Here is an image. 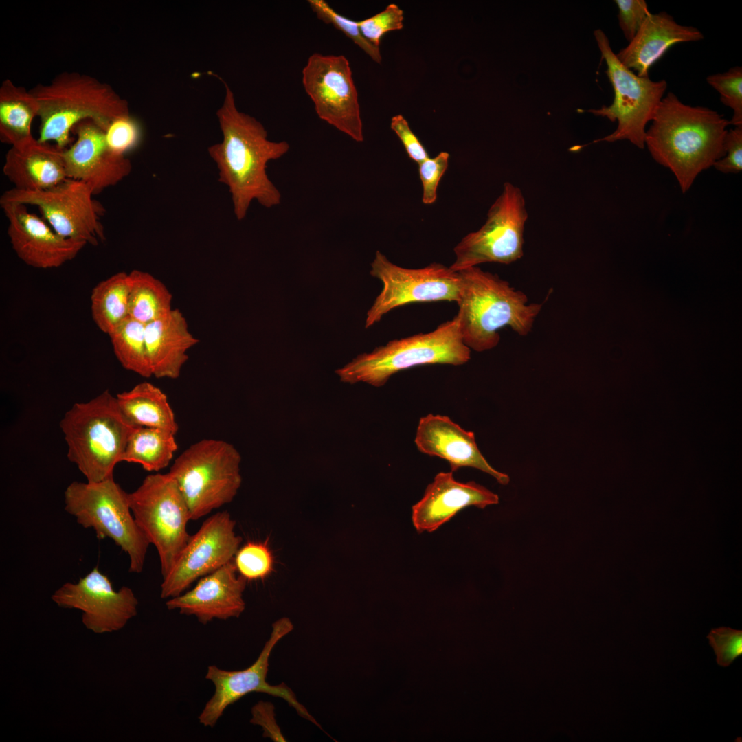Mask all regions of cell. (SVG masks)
Segmentation results:
<instances>
[{"label":"cell","instance_id":"obj_1","mask_svg":"<svg viewBox=\"0 0 742 742\" xmlns=\"http://www.w3.org/2000/svg\"><path fill=\"white\" fill-rule=\"evenodd\" d=\"M224 84L225 98L216 112L222 140L207 151L218 168V181L231 194L234 214L242 221L254 201L266 208L280 203L281 193L266 168L269 161L287 153L290 145L269 140L261 122L237 109L234 93Z\"/></svg>","mask_w":742,"mask_h":742},{"label":"cell","instance_id":"obj_2","mask_svg":"<svg viewBox=\"0 0 742 742\" xmlns=\"http://www.w3.org/2000/svg\"><path fill=\"white\" fill-rule=\"evenodd\" d=\"M646 131L644 146L675 176L683 193L697 175L725 155L729 120L708 107L683 103L668 92Z\"/></svg>","mask_w":742,"mask_h":742},{"label":"cell","instance_id":"obj_3","mask_svg":"<svg viewBox=\"0 0 742 742\" xmlns=\"http://www.w3.org/2000/svg\"><path fill=\"white\" fill-rule=\"evenodd\" d=\"M458 273L456 316L463 341L470 349L484 352L496 347L500 340L498 330L505 326L521 336L530 333L542 304L528 303L523 291L477 266Z\"/></svg>","mask_w":742,"mask_h":742},{"label":"cell","instance_id":"obj_4","mask_svg":"<svg viewBox=\"0 0 742 742\" xmlns=\"http://www.w3.org/2000/svg\"><path fill=\"white\" fill-rule=\"evenodd\" d=\"M30 91L39 106L38 139L61 149L69 146L80 122L91 120L104 130L113 118L130 113L127 101L111 85L85 74L63 72Z\"/></svg>","mask_w":742,"mask_h":742},{"label":"cell","instance_id":"obj_5","mask_svg":"<svg viewBox=\"0 0 742 742\" xmlns=\"http://www.w3.org/2000/svg\"><path fill=\"white\" fill-rule=\"evenodd\" d=\"M60 426L67 445V458L88 482L113 477L128 438L137 427L120 411L117 399L106 390L87 402L75 403Z\"/></svg>","mask_w":742,"mask_h":742},{"label":"cell","instance_id":"obj_6","mask_svg":"<svg viewBox=\"0 0 742 742\" xmlns=\"http://www.w3.org/2000/svg\"><path fill=\"white\" fill-rule=\"evenodd\" d=\"M470 359L471 349L463 341L456 315L431 332L394 339L361 354L335 373L344 383L379 387L404 370L430 364L461 366Z\"/></svg>","mask_w":742,"mask_h":742},{"label":"cell","instance_id":"obj_7","mask_svg":"<svg viewBox=\"0 0 742 742\" xmlns=\"http://www.w3.org/2000/svg\"><path fill=\"white\" fill-rule=\"evenodd\" d=\"M65 510L100 539L109 538L127 554L128 571L142 572L150 543L132 513L128 493L113 477L100 482L69 484L64 493Z\"/></svg>","mask_w":742,"mask_h":742},{"label":"cell","instance_id":"obj_8","mask_svg":"<svg viewBox=\"0 0 742 742\" xmlns=\"http://www.w3.org/2000/svg\"><path fill=\"white\" fill-rule=\"evenodd\" d=\"M240 462L234 446L218 439L201 440L175 459L168 473L186 499L191 520L234 499L242 483Z\"/></svg>","mask_w":742,"mask_h":742},{"label":"cell","instance_id":"obj_9","mask_svg":"<svg viewBox=\"0 0 742 742\" xmlns=\"http://www.w3.org/2000/svg\"><path fill=\"white\" fill-rule=\"evenodd\" d=\"M601 56L607 65L606 74L614 92L611 105L587 111L618 122L611 134L594 142L628 140L638 148H644L646 125L652 120L667 89L665 80L642 77L624 66L611 48L609 41L600 29L594 32Z\"/></svg>","mask_w":742,"mask_h":742},{"label":"cell","instance_id":"obj_10","mask_svg":"<svg viewBox=\"0 0 742 742\" xmlns=\"http://www.w3.org/2000/svg\"><path fill=\"white\" fill-rule=\"evenodd\" d=\"M128 497L137 524L157 550L164 578L190 537L187 525L191 519L186 499L169 473L147 475Z\"/></svg>","mask_w":742,"mask_h":742},{"label":"cell","instance_id":"obj_11","mask_svg":"<svg viewBox=\"0 0 742 742\" xmlns=\"http://www.w3.org/2000/svg\"><path fill=\"white\" fill-rule=\"evenodd\" d=\"M528 219L521 190L509 182L492 204L484 224L466 234L453 249L455 260L449 267L458 271L478 265H508L524 255V228Z\"/></svg>","mask_w":742,"mask_h":742},{"label":"cell","instance_id":"obj_12","mask_svg":"<svg viewBox=\"0 0 742 742\" xmlns=\"http://www.w3.org/2000/svg\"><path fill=\"white\" fill-rule=\"evenodd\" d=\"M93 195L87 184L68 178L41 191H23L13 188L3 192L0 202L36 206L43 219L62 236L96 246L105 240L100 221L104 209Z\"/></svg>","mask_w":742,"mask_h":742},{"label":"cell","instance_id":"obj_13","mask_svg":"<svg viewBox=\"0 0 742 742\" xmlns=\"http://www.w3.org/2000/svg\"><path fill=\"white\" fill-rule=\"evenodd\" d=\"M370 273L380 280L383 289L367 312L366 328L379 322L390 311L403 305L458 300L459 273L440 263L432 262L418 269L405 268L392 262L377 251Z\"/></svg>","mask_w":742,"mask_h":742},{"label":"cell","instance_id":"obj_14","mask_svg":"<svg viewBox=\"0 0 742 742\" xmlns=\"http://www.w3.org/2000/svg\"><path fill=\"white\" fill-rule=\"evenodd\" d=\"M302 80L321 120L353 140L363 141L358 93L346 57L313 54L302 69Z\"/></svg>","mask_w":742,"mask_h":742},{"label":"cell","instance_id":"obj_15","mask_svg":"<svg viewBox=\"0 0 742 742\" xmlns=\"http://www.w3.org/2000/svg\"><path fill=\"white\" fill-rule=\"evenodd\" d=\"M293 629V625L288 618H282L273 622L269 640L257 660L248 668L227 671L215 665L207 667L205 678L213 683L215 690L198 717L201 725L213 728L229 706L250 693L258 692L284 699L300 716L320 727L286 684L271 685L266 680L273 649Z\"/></svg>","mask_w":742,"mask_h":742},{"label":"cell","instance_id":"obj_16","mask_svg":"<svg viewBox=\"0 0 742 742\" xmlns=\"http://www.w3.org/2000/svg\"><path fill=\"white\" fill-rule=\"evenodd\" d=\"M235 526L227 511L218 512L206 519L190 535L172 569L163 578L161 598L169 599L183 594L199 578L233 561L242 541Z\"/></svg>","mask_w":742,"mask_h":742},{"label":"cell","instance_id":"obj_17","mask_svg":"<svg viewBox=\"0 0 742 742\" xmlns=\"http://www.w3.org/2000/svg\"><path fill=\"white\" fill-rule=\"evenodd\" d=\"M60 607L82 612V622L95 633L122 629L137 615L138 600L126 586L115 590L109 578L95 567L77 583H65L52 596Z\"/></svg>","mask_w":742,"mask_h":742},{"label":"cell","instance_id":"obj_18","mask_svg":"<svg viewBox=\"0 0 742 742\" xmlns=\"http://www.w3.org/2000/svg\"><path fill=\"white\" fill-rule=\"evenodd\" d=\"M8 220V236L16 256L38 269L57 268L74 259L87 245L57 233L43 218L28 211L27 205L0 202Z\"/></svg>","mask_w":742,"mask_h":742},{"label":"cell","instance_id":"obj_19","mask_svg":"<svg viewBox=\"0 0 742 742\" xmlns=\"http://www.w3.org/2000/svg\"><path fill=\"white\" fill-rule=\"evenodd\" d=\"M72 132L76 140L64 150L68 178L85 183L96 194L130 175V159L109 148L104 130L96 123L84 120L76 124Z\"/></svg>","mask_w":742,"mask_h":742},{"label":"cell","instance_id":"obj_20","mask_svg":"<svg viewBox=\"0 0 742 742\" xmlns=\"http://www.w3.org/2000/svg\"><path fill=\"white\" fill-rule=\"evenodd\" d=\"M237 572L233 560L201 578L192 589L169 598L166 605L169 610L196 617L203 625L214 619L238 618L245 609L247 580Z\"/></svg>","mask_w":742,"mask_h":742},{"label":"cell","instance_id":"obj_21","mask_svg":"<svg viewBox=\"0 0 742 742\" xmlns=\"http://www.w3.org/2000/svg\"><path fill=\"white\" fill-rule=\"evenodd\" d=\"M421 453L447 460L451 471L472 467L493 476L499 484L510 481L507 474L493 469L479 450L475 434L449 417L429 414L418 421L414 440Z\"/></svg>","mask_w":742,"mask_h":742},{"label":"cell","instance_id":"obj_22","mask_svg":"<svg viewBox=\"0 0 742 742\" xmlns=\"http://www.w3.org/2000/svg\"><path fill=\"white\" fill-rule=\"evenodd\" d=\"M498 502L497 494L475 482H460L452 471L440 472L412 506V521L418 533L431 532L464 508H484Z\"/></svg>","mask_w":742,"mask_h":742},{"label":"cell","instance_id":"obj_23","mask_svg":"<svg viewBox=\"0 0 742 742\" xmlns=\"http://www.w3.org/2000/svg\"><path fill=\"white\" fill-rule=\"evenodd\" d=\"M64 150L33 137L10 147L5 155L3 174L19 190L49 189L68 179Z\"/></svg>","mask_w":742,"mask_h":742},{"label":"cell","instance_id":"obj_24","mask_svg":"<svg viewBox=\"0 0 742 742\" xmlns=\"http://www.w3.org/2000/svg\"><path fill=\"white\" fill-rule=\"evenodd\" d=\"M703 38L697 28L677 23L666 12L650 13L629 45L616 55L624 66L645 77L671 46Z\"/></svg>","mask_w":742,"mask_h":742},{"label":"cell","instance_id":"obj_25","mask_svg":"<svg viewBox=\"0 0 742 742\" xmlns=\"http://www.w3.org/2000/svg\"><path fill=\"white\" fill-rule=\"evenodd\" d=\"M145 338L152 374L158 379H177L189 358L188 351L199 342L177 308L145 324Z\"/></svg>","mask_w":742,"mask_h":742},{"label":"cell","instance_id":"obj_26","mask_svg":"<svg viewBox=\"0 0 742 742\" xmlns=\"http://www.w3.org/2000/svg\"><path fill=\"white\" fill-rule=\"evenodd\" d=\"M115 397L120 411L133 425L165 429L175 434L178 431L166 394L153 383H139Z\"/></svg>","mask_w":742,"mask_h":742},{"label":"cell","instance_id":"obj_27","mask_svg":"<svg viewBox=\"0 0 742 742\" xmlns=\"http://www.w3.org/2000/svg\"><path fill=\"white\" fill-rule=\"evenodd\" d=\"M39 106L30 90L16 86L10 79L0 87V139L16 146L33 138L32 125Z\"/></svg>","mask_w":742,"mask_h":742},{"label":"cell","instance_id":"obj_28","mask_svg":"<svg viewBox=\"0 0 742 742\" xmlns=\"http://www.w3.org/2000/svg\"><path fill=\"white\" fill-rule=\"evenodd\" d=\"M175 435L159 428L137 427L128 438L121 462L139 464L148 471H159L170 464L177 450Z\"/></svg>","mask_w":742,"mask_h":742},{"label":"cell","instance_id":"obj_29","mask_svg":"<svg viewBox=\"0 0 742 742\" xmlns=\"http://www.w3.org/2000/svg\"><path fill=\"white\" fill-rule=\"evenodd\" d=\"M128 315L147 324L172 309V295L166 286L152 274L138 269L128 273Z\"/></svg>","mask_w":742,"mask_h":742},{"label":"cell","instance_id":"obj_30","mask_svg":"<svg viewBox=\"0 0 742 742\" xmlns=\"http://www.w3.org/2000/svg\"><path fill=\"white\" fill-rule=\"evenodd\" d=\"M128 273H116L100 282L91 294L93 319L104 333L109 335L128 315Z\"/></svg>","mask_w":742,"mask_h":742},{"label":"cell","instance_id":"obj_31","mask_svg":"<svg viewBox=\"0 0 742 742\" xmlns=\"http://www.w3.org/2000/svg\"><path fill=\"white\" fill-rule=\"evenodd\" d=\"M109 335L114 353L123 368L143 377L153 376L144 324L128 316Z\"/></svg>","mask_w":742,"mask_h":742},{"label":"cell","instance_id":"obj_32","mask_svg":"<svg viewBox=\"0 0 742 742\" xmlns=\"http://www.w3.org/2000/svg\"><path fill=\"white\" fill-rule=\"evenodd\" d=\"M308 3L318 19L342 32L374 62L381 63L382 57L380 48L372 45L363 36L358 21L341 15L324 0H308Z\"/></svg>","mask_w":742,"mask_h":742},{"label":"cell","instance_id":"obj_33","mask_svg":"<svg viewBox=\"0 0 742 742\" xmlns=\"http://www.w3.org/2000/svg\"><path fill=\"white\" fill-rule=\"evenodd\" d=\"M234 562L247 581L263 579L272 572L273 556L265 543L248 542L237 551Z\"/></svg>","mask_w":742,"mask_h":742},{"label":"cell","instance_id":"obj_34","mask_svg":"<svg viewBox=\"0 0 742 742\" xmlns=\"http://www.w3.org/2000/svg\"><path fill=\"white\" fill-rule=\"evenodd\" d=\"M706 82L720 95V100L730 108L732 117L729 124L742 126V68L734 67L723 73L709 75Z\"/></svg>","mask_w":742,"mask_h":742},{"label":"cell","instance_id":"obj_35","mask_svg":"<svg viewBox=\"0 0 742 742\" xmlns=\"http://www.w3.org/2000/svg\"><path fill=\"white\" fill-rule=\"evenodd\" d=\"M104 133L109 148L123 156L136 148L142 138L141 125L130 113L113 118Z\"/></svg>","mask_w":742,"mask_h":742},{"label":"cell","instance_id":"obj_36","mask_svg":"<svg viewBox=\"0 0 742 742\" xmlns=\"http://www.w3.org/2000/svg\"><path fill=\"white\" fill-rule=\"evenodd\" d=\"M403 10L396 3H390L381 12L358 23L363 36L379 47L386 33L403 29Z\"/></svg>","mask_w":742,"mask_h":742},{"label":"cell","instance_id":"obj_37","mask_svg":"<svg viewBox=\"0 0 742 742\" xmlns=\"http://www.w3.org/2000/svg\"><path fill=\"white\" fill-rule=\"evenodd\" d=\"M707 638L716 655L717 662L721 666H730L742 655L741 630L724 627L712 629Z\"/></svg>","mask_w":742,"mask_h":742},{"label":"cell","instance_id":"obj_38","mask_svg":"<svg viewBox=\"0 0 742 742\" xmlns=\"http://www.w3.org/2000/svg\"><path fill=\"white\" fill-rule=\"evenodd\" d=\"M449 154L440 152L433 158H427L418 164V172L423 186L422 201L430 205L435 203L437 198V188L439 182L447 169Z\"/></svg>","mask_w":742,"mask_h":742},{"label":"cell","instance_id":"obj_39","mask_svg":"<svg viewBox=\"0 0 742 742\" xmlns=\"http://www.w3.org/2000/svg\"><path fill=\"white\" fill-rule=\"evenodd\" d=\"M618 8V23L625 38L630 42L650 14L644 0H615Z\"/></svg>","mask_w":742,"mask_h":742},{"label":"cell","instance_id":"obj_40","mask_svg":"<svg viewBox=\"0 0 742 742\" xmlns=\"http://www.w3.org/2000/svg\"><path fill=\"white\" fill-rule=\"evenodd\" d=\"M725 155L713 166L723 173L737 174L742 170V126L727 131L724 139Z\"/></svg>","mask_w":742,"mask_h":742},{"label":"cell","instance_id":"obj_41","mask_svg":"<svg viewBox=\"0 0 742 742\" xmlns=\"http://www.w3.org/2000/svg\"><path fill=\"white\" fill-rule=\"evenodd\" d=\"M391 129L401 140L409 157L418 164L429 157L426 149L402 115L392 117Z\"/></svg>","mask_w":742,"mask_h":742},{"label":"cell","instance_id":"obj_42","mask_svg":"<svg viewBox=\"0 0 742 742\" xmlns=\"http://www.w3.org/2000/svg\"><path fill=\"white\" fill-rule=\"evenodd\" d=\"M251 715V723L262 727L265 737H269L275 741H284L276 721L274 707L271 703L259 701L252 708Z\"/></svg>","mask_w":742,"mask_h":742}]
</instances>
